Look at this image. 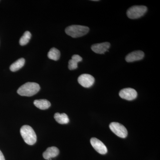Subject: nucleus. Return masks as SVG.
<instances>
[{"mask_svg":"<svg viewBox=\"0 0 160 160\" xmlns=\"http://www.w3.org/2000/svg\"><path fill=\"white\" fill-rule=\"evenodd\" d=\"M40 90V86L38 83H25L18 89V94L22 96L31 97L37 94Z\"/></svg>","mask_w":160,"mask_h":160,"instance_id":"1","label":"nucleus"},{"mask_svg":"<svg viewBox=\"0 0 160 160\" xmlns=\"http://www.w3.org/2000/svg\"><path fill=\"white\" fill-rule=\"evenodd\" d=\"M20 133L25 142L29 145H33L37 142V135L31 126L25 125L20 129Z\"/></svg>","mask_w":160,"mask_h":160,"instance_id":"2","label":"nucleus"},{"mask_svg":"<svg viewBox=\"0 0 160 160\" xmlns=\"http://www.w3.org/2000/svg\"><path fill=\"white\" fill-rule=\"evenodd\" d=\"M89 27L80 25H72L66 28L65 32L66 34L72 38L81 37L87 34L89 32Z\"/></svg>","mask_w":160,"mask_h":160,"instance_id":"3","label":"nucleus"},{"mask_svg":"<svg viewBox=\"0 0 160 160\" xmlns=\"http://www.w3.org/2000/svg\"><path fill=\"white\" fill-rule=\"evenodd\" d=\"M147 11V8L144 6H134L130 7L127 11L129 18L135 19L142 17Z\"/></svg>","mask_w":160,"mask_h":160,"instance_id":"4","label":"nucleus"},{"mask_svg":"<svg viewBox=\"0 0 160 160\" xmlns=\"http://www.w3.org/2000/svg\"><path fill=\"white\" fill-rule=\"evenodd\" d=\"M109 128L115 134L121 138H126L128 135V131L126 127L118 122H112L109 125Z\"/></svg>","mask_w":160,"mask_h":160,"instance_id":"5","label":"nucleus"},{"mask_svg":"<svg viewBox=\"0 0 160 160\" xmlns=\"http://www.w3.org/2000/svg\"><path fill=\"white\" fill-rule=\"evenodd\" d=\"M90 143L95 150L100 154H105L108 152L105 144L96 138H92L90 139Z\"/></svg>","mask_w":160,"mask_h":160,"instance_id":"6","label":"nucleus"},{"mask_svg":"<svg viewBox=\"0 0 160 160\" xmlns=\"http://www.w3.org/2000/svg\"><path fill=\"white\" fill-rule=\"evenodd\" d=\"M78 82L83 87L89 88L94 84L95 79L91 75L83 74L78 78Z\"/></svg>","mask_w":160,"mask_h":160,"instance_id":"7","label":"nucleus"},{"mask_svg":"<svg viewBox=\"0 0 160 160\" xmlns=\"http://www.w3.org/2000/svg\"><path fill=\"white\" fill-rule=\"evenodd\" d=\"M119 96L120 97L124 99L132 101L136 98L138 93L134 89L132 88H125L120 91Z\"/></svg>","mask_w":160,"mask_h":160,"instance_id":"8","label":"nucleus"},{"mask_svg":"<svg viewBox=\"0 0 160 160\" xmlns=\"http://www.w3.org/2000/svg\"><path fill=\"white\" fill-rule=\"evenodd\" d=\"M110 44L108 42L94 44L91 46V49L94 52L98 54H104L108 51Z\"/></svg>","mask_w":160,"mask_h":160,"instance_id":"9","label":"nucleus"},{"mask_svg":"<svg viewBox=\"0 0 160 160\" xmlns=\"http://www.w3.org/2000/svg\"><path fill=\"white\" fill-rule=\"evenodd\" d=\"M144 52L140 50L132 52L126 56V60L128 62L139 61L144 58Z\"/></svg>","mask_w":160,"mask_h":160,"instance_id":"10","label":"nucleus"},{"mask_svg":"<svg viewBox=\"0 0 160 160\" xmlns=\"http://www.w3.org/2000/svg\"><path fill=\"white\" fill-rule=\"evenodd\" d=\"M59 150L56 147H49L43 153V157L45 159L51 160L52 158L56 157L58 155Z\"/></svg>","mask_w":160,"mask_h":160,"instance_id":"11","label":"nucleus"},{"mask_svg":"<svg viewBox=\"0 0 160 160\" xmlns=\"http://www.w3.org/2000/svg\"><path fill=\"white\" fill-rule=\"evenodd\" d=\"M82 58L78 55H73L72 57V59L69 60L68 68L70 70H74L77 69L78 64L79 62H82Z\"/></svg>","mask_w":160,"mask_h":160,"instance_id":"12","label":"nucleus"},{"mask_svg":"<svg viewBox=\"0 0 160 160\" xmlns=\"http://www.w3.org/2000/svg\"><path fill=\"white\" fill-rule=\"evenodd\" d=\"M33 103L36 107L42 110L48 109L51 106L50 102L46 99L36 100Z\"/></svg>","mask_w":160,"mask_h":160,"instance_id":"13","label":"nucleus"},{"mask_svg":"<svg viewBox=\"0 0 160 160\" xmlns=\"http://www.w3.org/2000/svg\"><path fill=\"white\" fill-rule=\"evenodd\" d=\"M54 118L56 122L60 124H68L69 122L68 116L65 113L60 114L59 112H57L54 114Z\"/></svg>","mask_w":160,"mask_h":160,"instance_id":"14","label":"nucleus"},{"mask_svg":"<svg viewBox=\"0 0 160 160\" xmlns=\"http://www.w3.org/2000/svg\"><path fill=\"white\" fill-rule=\"evenodd\" d=\"M25 60L23 58L19 59L16 61L10 66V69L11 71L16 72L21 69L25 65Z\"/></svg>","mask_w":160,"mask_h":160,"instance_id":"15","label":"nucleus"},{"mask_svg":"<svg viewBox=\"0 0 160 160\" xmlns=\"http://www.w3.org/2000/svg\"><path fill=\"white\" fill-rule=\"evenodd\" d=\"M60 55L61 53L59 50L55 48H51L48 53V58L54 61H58L59 59Z\"/></svg>","mask_w":160,"mask_h":160,"instance_id":"16","label":"nucleus"},{"mask_svg":"<svg viewBox=\"0 0 160 160\" xmlns=\"http://www.w3.org/2000/svg\"><path fill=\"white\" fill-rule=\"evenodd\" d=\"M31 38V34L30 32L27 31L24 32L22 36L20 38L19 43L21 46H25L29 43Z\"/></svg>","mask_w":160,"mask_h":160,"instance_id":"17","label":"nucleus"},{"mask_svg":"<svg viewBox=\"0 0 160 160\" xmlns=\"http://www.w3.org/2000/svg\"><path fill=\"white\" fill-rule=\"evenodd\" d=\"M0 160H6L4 155H3L2 152L1 150H0Z\"/></svg>","mask_w":160,"mask_h":160,"instance_id":"18","label":"nucleus"}]
</instances>
